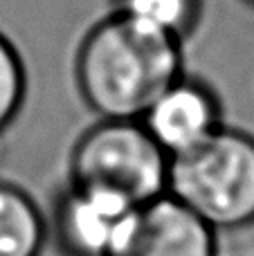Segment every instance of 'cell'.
<instances>
[{"label": "cell", "mask_w": 254, "mask_h": 256, "mask_svg": "<svg viewBox=\"0 0 254 256\" xmlns=\"http://www.w3.org/2000/svg\"><path fill=\"white\" fill-rule=\"evenodd\" d=\"M184 74L182 43L112 16L84 36L74 81L84 104L99 120H140Z\"/></svg>", "instance_id": "obj_1"}, {"label": "cell", "mask_w": 254, "mask_h": 256, "mask_svg": "<svg viewBox=\"0 0 254 256\" xmlns=\"http://www.w3.org/2000/svg\"><path fill=\"white\" fill-rule=\"evenodd\" d=\"M166 194L212 230L254 222V137L223 126L169 162Z\"/></svg>", "instance_id": "obj_2"}, {"label": "cell", "mask_w": 254, "mask_h": 256, "mask_svg": "<svg viewBox=\"0 0 254 256\" xmlns=\"http://www.w3.org/2000/svg\"><path fill=\"white\" fill-rule=\"evenodd\" d=\"M169 162L140 120H99L72 148V184L146 204L166 194Z\"/></svg>", "instance_id": "obj_3"}, {"label": "cell", "mask_w": 254, "mask_h": 256, "mask_svg": "<svg viewBox=\"0 0 254 256\" xmlns=\"http://www.w3.org/2000/svg\"><path fill=\"white\" fill-rule=\"evenodd\" d=\"M108 256H214V230L164 194L135 209Z\"/></svg>", "instance_id": "obj_4"}, {"label": "cell", "mask_w": 254, "mask_h": 256, "mask_svg": "<svg viewBox=\"0 0 254 256\" xmlns=\"http://www.w3.org/2000/svg\"><path fill=\"white\" fill-rule=\"evenodd\" d=\"M140 122L169 158H178L223 128V110L210 86L182 74L158 94Z\"/></svg>", "instance_id": "obj_5"}, {"label": "cell", "mask_w": 254, "mask_h": 256, "mask_svg": "<svg viewBox=\"0 0 254 256\" xmlns=\"http://www.w3.org/2000/svg\"><path fill=\"white\" fill-rule=\"evenodd\" d=\"M140 204L104 189L70 184L56 207V236L68 256H108Z\"/></svg>", "instance_id": "obj_6"}, {"label": "cell", "mask_w": 254, "mask_h": 256, "mask_svg": "<svg viewBox=\"0 0 254 256\" xmlns=\"http://www.w3.org/2000/svg\"><path fill=\"white\" fill-rule=\"evenodd\" d=\"M45 225L34 200L9 182H0V256H38Z\"/></svg>", "instance_id": "obj_7"}, {"label": "cell", "mask_w": 254, "mask_h": 256, "mask_svg": "<svg viewBox=\"0 0 254 256\" xmlns=\"http://www.w3.org/2000/svg\"><path fill=\"white\" fill-rule=\"evenodd\" d=\"M112 14L180 43L194 34L202 16V0H112Z\"/></svg>", "instance_id": "obj_8"}, {"label": "cell", "mask_w": 254, "mask_h": 256, "mask_svg": "<svg viewBox=\"0 0 254 256\" xmlns=\"http://www.w3.org/2000/svg\"><path fill=\"white\" fill-rule=\"evenodd\" d=\"M27 94V74L20 54L4 34H0V132L18 117Z\"/></svg>", "instance_id": "obj_9"}, {"label": "cell", "mask_w": 254, "mask_h": 256, "mask_svg": "<svg viewBox=\"0 0 254 256\" xmlns=\"http://www.w3.org/2000/svg\"><path fill=\"white\" fill-rule=\"evenodd\" d=\"M243 2H246L248 7H252V9H254V0H243Z\"/></svg>", "instance_id": "obj_10"}]
</instances>
